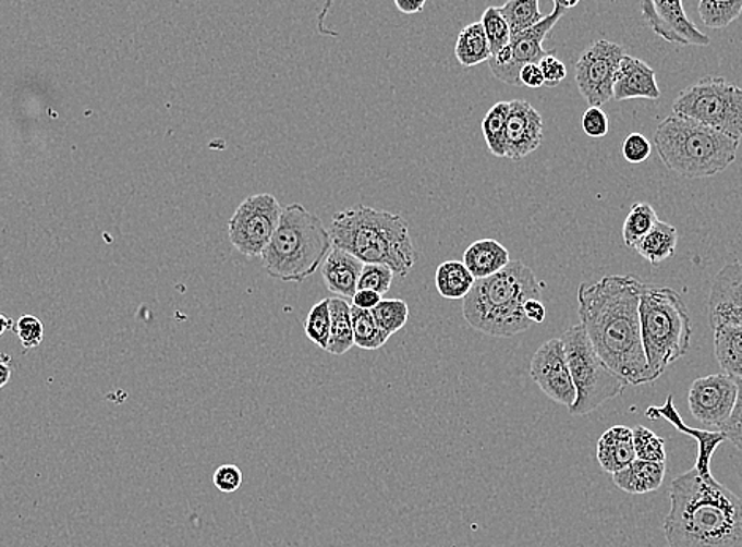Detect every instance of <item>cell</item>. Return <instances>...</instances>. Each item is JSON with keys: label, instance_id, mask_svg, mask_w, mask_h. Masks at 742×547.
Returning a JSON list of instances; mask_svg holds the SVG:
<instances>
[{"label": "cell", "instance_id": "1", "mask_svg": "<svg viewBox=\"0 0 742 547\" xmlns=\"http://www.w3.org/2000/svg\"><path fill=\"white\" fill-rule=\"evenodd\" d=\"M634 276H607L580 285L579 317L596 352L629 387L653 384L640 328V289Z\"/></svg>", "mask_w": 742, "mask_h": 547}, {"label": "cell", "instance_id": "2", "mask_svg": "<svg viewBox=\"0 0 742 547\" xmlns=\"http://www.w3.org/2000/svg\"><path fill=\"white\" fill-rule=\"evenodd\" d=\"M668 547H742V499L691 469L670 483Z\"/></svg>", "mask_w": 742, "mask_h": 547}, {"label": "cell", "instance_id": "3", "mask_svg": "<svg viewBox=\"0 0 742 547\" xmlns=\"http://www.w3.org/2000/svg\"><path fill=\"white\" fill-rule=\"evenodd\" d=\"M544 283L525 263H509L502 271L474 282L463 300V318L471 328L491 338H513L531 328L525 303L542 300Z\"/></svg>", "mask_w": 742, "mask_h": 547}, {"label": "cell", "instance_id": "4", "mask_svg": "<svg viewBox=\"0 0 742 547\" xmlns=\"http://www.w3.org/2000/svg\"><path fill=\"white\" fill-rule=\"evenodd\" d=\"M332 244L350 252L362 263L386 265L396 276L406 277L417 262L410 227L399 214L351 206L332 217Z\"/></svg>", "mask_w": 742, "mask_h": 547}, {"label": "cell", "instance_id": "5", "mask_svg": "<svg viewBox=\"0 0 742 547\" xmlns=\"http://www.w3.org/2000/svg\"><path fill=\"white\" fill-rule=\"evenodd\" d=\"M654 145L671 173L703 179L733 165L741 143L694 119L671 114L657 127Z\"/></svg>", "mask_w": 742, "mask_h": 547}, {"label": "cell", "instance_id": "6", "mask_svg": "<svg viewBox=\"0 0 742 547\" xmlns=\"http://www.w3.org/2000/svg\"><path fill=\"white\" fill-rule=\"evenodd\" d=\"M333 247L321 219L301 203L287 206L279 227L261 255L267 276L280 282L302 283L318 271Z\"/></svg>", "mask_w": 742, "mask_h": 547}, {"label": "cell", "instance_id": "7", "mask_svg": "<svg viewBox=\"0 0 742 547\" xmlns=\"http://www.w3.org/2000/svg\"><path fill=\"white\" fill-rule=\"evenodd\" d=\"M640 328L650 377L656 381L691 347L694 325L681 294L668 287L642 283Z\"/></svg>", "mask_w": 742, "mask_h": 547}, {"label": "cell", "instance_id": "8", "mask_svg": "<svg viewBox=\"0 0 742 547\" xmlns=\"http://www.w3.org/2000/svg\"><path fill=\"white\" fill-rule=\"evenodd\" d=\"M561 340L576 389L575 402L569 409L572 415H589L603 403L619 398L629 387L596 352L582 323L571 326Z\"/></svg>", "mask_w": 742, "mask_h": 547}, {"label": "cell", "instance_id": "9", "mask_svg": "<svg viewBox=\"0 0 742 547\" xmlns=\"http://www.w3.org/2000/svg\"><path fill=\"white\" fill-rule=\"evenodd\" d=\"M673 114L742 142V87L726 78L709 76L685 87L673 101Z\"/></svg>", "mask_w": 742, "mask_h": 547}, {"label": "cell", "instance_id": "10", "mask_svg": "<svg viewBox=\"0 0 742 547\" xmlns=\"http://www.w3.org/2000/svg\"><path fill=\"white\" fill-rule=\"evenodd\" d=\"M281 212L283 208L273 195L245 198L228 222V236L235 251L248 258L261 257L279 227Z\"/></svg>", "mask_w": 742, "mask_h": 547}, {"label": "cell", "instance_id": "11", "mask_svg": "<svg viewBox=\"0 0 742 547\" xmlns=\"http://www.w3.org/2000/svg\"><path fill=\"white\" fill-rule=\"evenodd\" d=\"M624 49L613 41L597 40L575 64V83L589 107H604L613 98L615 80Z\"/></svg>", "mask_w": 742, "mask_h": 547}, {"label": "cell", "instance_id": "12", "mask_svg": "<svg viewBox=\"0 0 742 547\" xmlns=\"http://www.w3.org/2000/svg\"><path fill=\"white\" fill-rule=\"evenodd\" d=\"M530 375L547 398L571 409L576 399V389L561 338L547 340L534 353Z\"/></svg>", "mask_w": 742, "mask_h": 547}, {"label": "cell", "instance_id": "13", "mask_svg": "<svg viewBox=\"0 0 742 547\" xmlns=\"http://www.w3.org/2000/svg\"><path fill=\"white\" fill-rule=\"evenodd\" d=\"M554 3V12L545 15L544 20L539 21L536 26L530 27V29L523 31V33L512 35L511 44H509L511 61H509L508 65L490 69L496 80L520 87L522 86V83H520V70H522V66L539 64L542 59L555 54L554 51H545L544 40L551 33V29L557 26L558 21L564 16L568 9H564L561 3Z\"/></svg>", "mask_w": 742, "mask_h": 547}, {"label": "cell", "instance_id": "14", "mask_svg": "<svg viewBox=\"0 0 742 547\" xmlns=\"http://www.w3.org/2000/svg\"><path fill=\"white\" fill-rule=\"evenodd\" d=\"M640 9L645 23L668 44L680 47L711 45V38L685 15L682 0H640Z\"/></svg>", "mask_w": 742, "mask_h": 547}, {"label": "cell", "instance_id": "15", "mask_svg": "<svg viewBox=\"0 0 742 547\" xmlns=\"http://www.w3.org/2000/svg\"><path fill=\"white\" fill-rule=\"evenodd\" d=\"M737 396V381L726 372L706 375L689 389V410L700 423L720 427L730 418Z\"/></svg>", "mask_w": 742, "mask_h": 547}, {"label": "cell", "instance_id": "16", "mask_svg": "<svg viewBox=\"0 0 742 547\" xmlns=\"http://www.w3.org/2000/svg\"><path fill=\"white\" fill-rule=\"evenodd\" d=\"M544 142V119L525 100H512L506 124V159L520 161Z\"/></svg>", "mask_w": 742, "mask_h": 547}, {"label": "cell", "instance_id": "17", "mask_svg": "<svg viewBox=\"0 0 742 547\" xmlns=\"http://www.w3.org/2000/svg\"><path fill=\"white\" fill-rule=\"evenodd\" d=\"M709 325H740L742 321V262L723 266L714 279L708 300Z\"/></svg>", "mask_w": 742, "mask_h": 547}, {"label": "cell", "instance_id": "18", "mask_svg": "<svg viewBox=\"0 0 742 547\" xmlns=\"http://www.w3.org/2000/svg\"><path fill=\"white\" fill-rule=\"evenodd\" d=\"M646 418L649 420H667L668 423L673 424L680 433L691 435L698 443V455H696L695 469L698 470L700 475L705 478H711V459L717 448L727 440L722 433H711V430L694 429V427L685 426L682 421L680 412L673 403V396H668L666 405L649 406L646 410Z\"/></svg>", "mask_w": 742, "mask_h": 547}, {"label": "cell", "instance_id": "19", "mask_svg": "<svg viewBox=\"0 0 742 547\" xmlns=\"http://www.w3.org/2000/svg\"><path fill=\"white\" fill-rule=\"evenodd\" d=\"M660 96L662 94L657 86L656 72L642 59L624 54L615 80V100L624 101L632 98L659 100Z\"/></svg>", "mask_w": 742, "mask_h": 547}, {"label": "cell", "instance_id": "20", "mask_svg": "<svg viewBox=\"0 0 742 547\" xmlns=\"http://www.w3.org/2000/svg\"><path fill=\"white\" fill-rule=\"evenodd\" d=\"M362 268L364 263L361 259L333 245L323 263L321 272L327 290L343 300H353Z\"/></svg>", "mask_w": 742, "mask_h": 547}, {"label": "cell", "instance_id": "21", "mask_svg": "<svg viewBox=\"0 0 742 547\" xmlns=\"http://www.w3.org/2000/svg\"><path fill=\"white\" fill-rule=\"evenodd\" d=\"M635 459L634 430L628 426L610 427L597 441V461L610 475L628 467Z\"/></svg>", "mask_w": 742, "mask_h": 547}, {"label": "cell", "instance_id": "22", "mask_svg": "<svg viewBox=\"0 0 742 547\" xmlns=\"http://www.w3.org/2000/svg\"><path fill=\"white\" fill-rule=\"evenodd\" d=\"M666 464L635 459L628 467L613 473L611 478H613L615 486L622 493L642 496V494L656 493L660 489L666 479Z\"/></svg>", "mask_w": 742, "mask_h": 547}, {"label": "cell", "instance_id": "23", "mask_svg": "<svg viewBox=\"0 0 742 547\" xmlns=\"http://www.w3.org/2000/svg\"><path fill=\"white\" fill-rule=\"evenodd\" d=\"M511 262L508 248L495 240L473 242L463 255L464 266L470 269L476 280L495 276Z\"/></svg>", "mask_w": 742, "mask_h": 547}, {"label": "cell", "instance_id": "24", "mask_svg": "<svg viewBox=\"0 0 742 547\" xmlns=\"http://www.w3.org/2000/svg\"><path fill=\"white\" fill-rule=\"evenodd\" d=\"M714 331V354L720 369L733 378H742V326L722 325Z\"/></svg>", "mask_w": 742, "mask_h": 547}, {"label": "cell", "instance_id": "25", "mask_svg": "<svg viewBox=\"0 0 742 547\" xmlns=\"http://www.w3.org/2000/svg\"><path fill=\"white\" fill-rule=\"evenodd\" d=\"M678 245V230L670 223L657 220L656 226L650 228L649 233L635 245L636 254L648 259L650 265L659 266L660 263L673 257Z\"/></svg>", "mask_w": 742, "mask_h": 547}, {"label": "cell", "instance_id": "26", "mask_svg": "<svg viewBox=\"0 0 742 547\" xmlns=\"http://www.w3.org/2000/svg\"><path fill=\"white\" fill-rule=\"evenodd\" d=\"M330 336L327 353L341 354L354 347V329L351 321V306L343 297H330Z\"/></svg>", "mask_w": 742, "mask_h": 547}, {"label": "cell", "instance_id": "27", "mask_svg": "<svg viewBox=\"0 0 742 547\" xmlns=\"http://www.w3.org/2000/svg\"><path fill=\"white\" fill-rule=\"evenodd\" d=\"M474 279L463 262L450 259L441 263L435 272L436 290L445 300H464L473 289Z\"/></svg>", "mask_w": 742, "mask_h": 547}, {"label": "cell", "instance_id": "28", "mask_svg": "<svg viewBox=\"0 0 742 547\" xmlns=\"http://www.w3.org/2000/svg\"><path fill=\"white\" fill-rule=\"evenodd\" d=\"M455 58L464 69H471L491 59L490 47L479 23L467 24L457 37Z\"/></svg>", "mask_w": 742, "mask_h": 547}, {"label": "cell", "instance_id": "29", "mask_svg": "<svg viewBox=\"0 0 742 547\" xmlns=\"http://www.w3.org/2000/svg\"><path fill=\"white\" fill-rule=\"evenodd\" d=\"M511 101H498L485 114L482 133L488 150L498 159H506V124H508Z\"/></svg>", "mask_w": 742, "mask_h": 547}, {"label": "cell", "instance_id": "30", "mask_svg": "<svg viewBox=\"0 0 742 547\" xmlns=\"http://www.w3.org/2000/svg\"><path fill=\"white\" fill-rule=\"evenodd\" d=\"M351 321L354 329V345L362 350H378L386 345L389 336L379 328L372 311L351 306Z\"/></svg>", "mask_w": 742, "mask_h": 547}, {"label": "cell", "instance_id": "31", "mask_svg": "<svg viewBox=\"0 0 742 547\" xmlns=\"http://www.w3.org/2000/svg\"><path fill=\"white\" fill-rule=\"evenodd\" d=\"M657 214L648 203H635L625 217L622 226V240L628 248H634L642 238L649 233L650 228L656 226Z\"/></svg>", "mask_w": 742, "mask_h": 547}, {"label": "cell", "instance_id": "32", "mask_svg": "<svg viewBox=\"0 0 742 547\" xmlns=\"http://www.w3.org/2000/svg\"><path fill=\"white\" fill-rule=\"evenodd\" d=\"M499 10L508 21L512 35L523 33L544 20L539 0H508L504 5L499 7Z\"/></svg>", "mask_w": 742, "mask_h": 547}, {"label": "cell", "instance_id": "33", "mask_svg": "<svg viewBox=\"0 0 742 547\" xmlns=\"http://www.w3.org/2000/svg\"><path fill=\"white\" fill-rule=\"evenodd\" d=\"M742 13V0H700L698 15L709 29H723Z\"/></svg>", "mask_w": 742, "mask_h": 547}, {"label": "cell", "instance_id": "34", "mask_svg": "<svg viewBox=\"0 0 742 547\" xmlns=\"http://www.w3.org/2000/svg\"><path fill=\"white\" fill-rule=\"evenodd\" d=\"M481 24L484 27L491 56L498 54L502 48L511 44V29H509L508 21L501 15L499 7H488L481 17Z\"/></svg>", "mask_w": 742, "mask_h": 547}, {"label": "cell", "instance_id": "35", "mask_svg": "<svg viewBox=\"0 0 742 547\" xmlns=\"http://www.w3.org/2000/svg\"><path fill=\"white\" fill-rule=\"evenodd\" d=\"M372 314L379 328L390 338L406 325L410 318V307L403 300H382L373 308Z\"/></svg>", "mask_w": 742, "mask_h": 547}, {"label": "cell", "instance_id": "36", "mask_svg": "<svg viewBox=\"0 0 742 547\" xmlns=\"http://www.w3.org/2000/svg\"><path fill=\"white\" fill-rule=\"evenodd\" d=\"M305 336L316 347L327 350L330 336V301L323 300L312 307L305 320Z\"/></svg>", "mask_w": 742, "mask_h": 547}, {"label": "cell", "instance_id": "37", "mask_svg": "<svg viewBox=\"0 0 742 547\" xmlns=\"http://www.w3.org/2000/svg\"><path fill=\"white\" fill-rule=\"evenodd\" d=\"M632 430H634L636 459L666 464V440L660 438L659 435L654 434L653 430L646 429V427L643 426L635 427V429Z\"/></svg>", "mask_w": 742, "mask_h": 547}, {"label": "cell", "instance_id": "38", "mask_svg": "<svg viewBox=\"0 0 742 547\" xmlns=\"http://www.w3.org/2000/svg\"><path fill=\"white\" fill-rule=\"evenodd\" d=\"M396 272L386 265L364 263L361 277H358L357 290H372L385 296L392 287Z\"/></svg>", "mask_w": 742, "mask_h": 547}, {"label": "cell", "instance_id": "39", "mask_svg": "<svg viewBox=\"0 0 742 547\" xmlns=\"http://www.w3.org/2000/svg\"><path fill=\"white\" fill-rule=\"evenodd\" d=\"M13 331L20 338L21 345L24 350L37 349L44 342L45 328L40 318L34 315H24L13 326Z\"/></svg>", "mask_w": 742, "mask_h": 547}, {"label": "cell", "instance_id": "40", "mask_svg": "<svg viewBox=\"0 0 742 547\" xmlns=\"http://www.w3.org/2000/svg\"><path fill=\"white\" fill-rule=\"evenodd\" d=\"M738 387L737 402L730 418L719 427L720 433L726 435L727 440L742 452V378H734Z\"/></svg>", "mask_w": 742, "mask_h": 547}, {"label": "cell", "instance_id": "41", "mask_svg": "<svg viewBox=\"0 0 742 547\" xmlns=\"http://www.w3.org/2000/svg\"><path fill=\"white\" fill-rule=\"evenodd\" d=\"M653 146L642 133H631L622 143V156L629 163H643L649 159Z\"/></svg>", "mask_w": 742, "mask_h": 547}, {"label": "cell", "instance_id": "42", "mask_svg": "<svg viewBox=\"0 0 742 547\" xmlns=\"http://www.w3.org/2000/svg\"><path fill=\"white\" fill-rule=\"evenodd\" d=\"M212 479L214 486L220 493L232 494L241 489L242 483H244V475H242L241 469L238 465L223 464L216 470Z\"/></svg>", "mask_w": 742, "mask_h": 547}, {"label": "cell", "instance_id": "43", "mask_svg": "<svg viewBox=\"0 0 742 547\" xmlns=\"http://www.w3.org/2000/svg\"><path fill=\"white\" fill-rule=\"evenodd\" d=\"M582 125L586 135L591 138H604L608 129H610V121H608V116L603 107H588V110L583 114Z\"/></svg>", "mask_w": 742, "mask_h": 547}, {"label": "cell", "instance_id": "44", "mask_svg": "<svg viewBox=\"0 0 742 547\" xmlns=\"http://www.w3.org/2000/svg\"><path fill=\"white\" fill-rule=\"evenodd\" d=\"M542 73H544L545 86H558L568 76V69L555 54L547 56L539 62Z\"/></svg>", "mask_w": 742, "mask_h": 547}, {"label": "cell", "instance_id": "45", "mask_svg": "<svg viewBox=\"0 0 742 547\" xmlns=\"http://www.w3.org/2000/svg\"><path fill=\"white\" fill-rule=\"evenodd\" d=\"M520 83L522 86L537 89V87L545 86L544 73H542L539 64H526L520 70Z\"/></svg>", "mask_w": 742, "mask_h": 547}, {"label": "cell", "instance_id": "46", "mask_svg": "<svg viewBox=\"0 0 742 547\" xmlns=\"http://www.w3.org/2000/svg\"><path fill=\"white\" fill-rule=\"evenodd\" d=\"M381 301V294L376 293V291L357 290L353 297V306L364 308V311H373Z\"/></svg>", "mask_w": 742, "mask_h": 547}, {"label": "cell", "instance_id": "47", "mask_svg": "<svg viewBox=\"0 0 742 547\" xmlns=\"http://www.w3.org/2000/svg\"><path fill=\"white\" fill-rule=\"evenodd\" d=\"M523 308H525L527 320L531 323H536V325L544 323L545 317H547V311H545V306L542 304L540 300L526 301L525 307Z\"/></svg>", "mask_w": 742, "mask_h": 547}, {"label": "cell", "instance_id": "48", "mask_svg": "<svg viewBox=\"0 0 742 547\" xmlns=\"http://www.w3.org/2000/svg\"><path fill=\"white\" fill-rule=\"evenodd\" d=\"M399 12L404 13V15H416L424 10L427 0H393Z\"/></svg>", "mask_w": 742, "mask_h": 547}, {"label": "cell", "instance_id": "49", "mask_svg": "<svg viewBox=\"0 0 742 547\" xmlns=\"http://www.w3.org/2000/svg\"><path fill=\"white\" fill-rule=\"evenodd\" d=\"M10 377H12V367L9 366V364L3 363L2 360H0V389L5 387L7 384L10 381Z\"/></svg>", "mask_w": 742, "mask_h": 547}, {"label": "cell", "instance_id": "50", "mask_svg": "<svg viewBox=\"0 0 742 547\" xmlns=\"http://www.w3.org/2000/svg\"><path fill=\"white\" fill-rule=\"evenodd\" d=\"M13 326H15L13 320H10L7 315L0 314V336L5 335L10 329H13Z\"/></svg>", "mask_w": 742, "mask_h": 547}, {"label": "cell", "instance_id": "51", "mask_svg": "<svg viewBox=\"0 0 742 547\" xmlns=\"http://www.w3.org/2000/svg\"><path fill=\"white\" fill-rule=\"evenodd\" d=\"M551 2H558L561 3L564 9L571 10L573 7L579 5L580 0H551Z\"/></svg>", "mask_w": 742, "mask_h": 547}]
</instances>
